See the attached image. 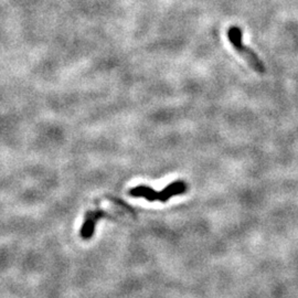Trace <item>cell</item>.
<instances>
[{
    "label": "cell",
    "instance_id": "1",
    "mask_svg": "<svg viewBox=\"0 0 298 298\" xmlns=\"http://www.w3.org/2000/svg\"><path fill=\"white\" fill-rule=\"evenodd\" d=\"M188 189V186L183 180L174 181V183L168 185L164 190L155 191L152 188L147 186H137L129 190V194L134 198H144L148 201H159V202H167L173 196H179V194H184Z\"/></svg>",
    "mask_w": 298,
    "mask_h": 298
},
{
    "label": "cell",
    "instance_id": "2",
    "mask_svg": "<svg viewBox=\"0 0 298 298\" xmlns=\"http://www.w3.org/2000/svg\"><path fill=\"white\" fill-rule=\"evenodd\" d=\"M228 38H229V41L233 45V48H234V50L250 64V67L252 69L255 70L256 72L261 74L265 72L264 64L260 59H258L256 53L253 50L245 47V45L243 44V41H242L243 34H242L241 28L236 27V25H232V27H230L228 30Z\"/></svg>",
    "mask_w": 298,
    "mask_h": 298
},
{
    "label": "cell",
    "instance_id": "3",
    "mask_svg": "<svg viewBox=\"0 0 298 298\" xmlns=\"http://www.w3.org/2000/svg\"><path fill=\"white\" fill-rule=\"evenodd\" d=\"M102 217H105V213L102 211H92L87 213L81 230V235L83 239H90L93 235L95 224Z\"/></svg>",
    "mask_w": 298,
    "mask_h": 298
}]
</instances>
